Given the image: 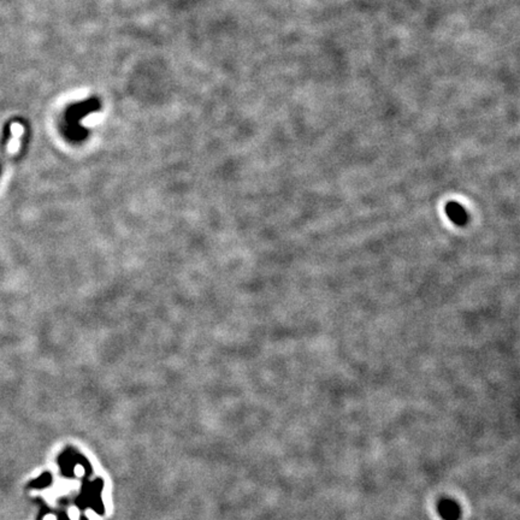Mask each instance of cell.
Instances as JSON below:
<instances>
[{
  "label": "cell",
  "instance_id": "obj_1",
  "mask_svg": "<svg viewBox=\"0 0 520 520\" xmlns=\"http://www.w3.org/2000/svg\"><path fill=\"white\" fill-rule=\"evenodd\" d=\"M447 213H448V216L451 217V219L453 220L454 223H457V224H464L465 220H466V213H465L464 210H462L459 205L454 204V202L448 205V207H447Z\"/></svg>",
  "mask_w": 520,
  "mask_h": 520
}]
</instances>
